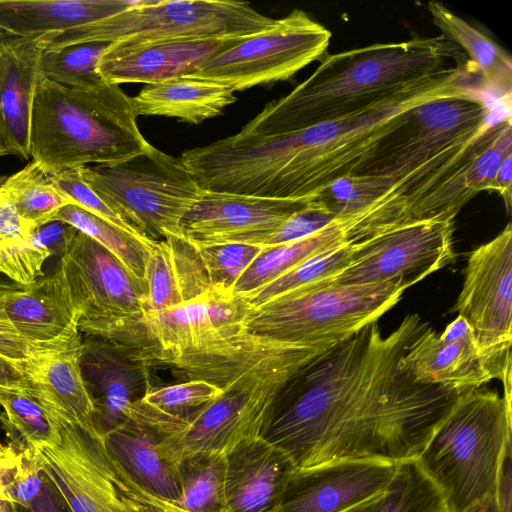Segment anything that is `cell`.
<instances>
[{
    "instance_id": "cell-1",
    "label": "cell",
    "mask_w": 512,
    "mask_h": 512,
    "mask_svg": "<svg viewBox=\"0 0 512 512\" xmlns=\"http://www.w3.org/2000/svg\"><path fill=\"white\" fill-rule=\"evenodd\" d=\"M427 327L418 314L386 336L378 321L365 326L279 392L259 437L296 468L416 459L462 393L418 384L401 369Z\"/></svg>"
},
{
    "instance_id": "cell-2",
    "label": "cell",
    "mask_w": 512,
    "mask_h": 512,
    "mask_svg": "<svg viewBox=\"0 0 512 512\" xmlns=\"http://www.w3.org/2000/svg\"><path fill=\"white\" fill-rule=\"evenodd\" d=\"M471 64L449 66L355 114L279 135H242L187 149L182 158L204 191L311 200L352 175L396 117L417 105L479 93Z\"/></svg>"
},
{
    "instance_id": "cell-3",
    "label": "cell",
    "mask_w": 512,
    "mask_h": 512,
    "mask_svg": "<svg viewBox=\"0 0 512 512\" xmlns=\"http://www.w3.org/2000/svg\"><path fill=\"white\" fill-rule=\"evenodd\" d=\"M479 94L435 99L400 113L352 175H381L394 187L371 216L380 230L456 217L473 198L464 176L496 135Z\"/></svg>"
},
{
    "instance_id": "cell-4",
    "label": "cell",
    "mask_w": 512,
    "mask_h": 512,
    "mask_svg": "<svg viewBox=\"0 0 512 512\" xmlns=\"http://www.w3.org/2000/svg\"><path fill=\"white\" fill-rule=\"evenodd\" d=\"M450 60L468 62L442 35L325 55L306 80L267 103L239 133L279 135L355 114L449 67Z\"/></svg>"
},
{
    "instance_id": "cell-5",
    "label": "cell",
    "mask_w": 512,
    "mask_h": 512,
    "mask_svg": "<svg viewBox=\"0 0 512 512\" xmlns=\"http://www.w3.org/2000/svg\"><path fill=\"white\" fill-rule=\"evenodd\" d=\"M129 98L119 85L69 88L42 76L35 87L30 157L45 172L112 164L146 151Z\"/></svg>"
},
{
    "instance_id": "cell-6",
    "label": "cell",
    "mask_w": 512,
    "mask_h": 512,
    "mask_svg": "<svg viewBox=\"0 0 512 512\" xmlns=\"http://www.w3.org/2000/svg\"><path fill=\"white\" fill-rule=\"evenodd\" d=\"M511 399L481 388L462 392L416 461L446 512H465L495 495L511 441Z\"/></svg>"
},
{
    "instance_id": "cell-7",
    "label": "cell",
    "mask_w": 512,
    "mask_h": 512,
    "mask_svg": "<svg viewBox=\"0 0 512 512\" xmlns=\"http://www.w3.org/2000/svg\"><path fill=\"white\" fill-rule=\"evenodd\" d=\"M399 280L376 284L321 282L251 307L242 321L251 335L278 342L334 348L378 321L401 299Z\"/></svg>"
},
{
    "instance_id": "cell-8",
    "label": "cell",
    "mask_w": 512,
    "mask_h": 512,
    "mask_svg": "<svg viewBox=\"0 0 512 512\" xmlns=\"http://www.w3.org/2000/svg\"><path fill=\"white\" fill-rule=\"evenodd\" d=\"M100 199L138 236L184 237L181 221L202 193L180 157L150 146L127 160L79 167Z\"/></svg>"
},
{
    "instance_id": "cell-9",
    "label": "cell",
    "mask_w": 512,
    "mask_h": 512,
    "mask_svg": "<svg viewBox=\"0 0 512 512\" xmlns=\"http://www.w3.org/2000/svg\"><path fill=\"white\" fill-rule=\"evenodd\" d=\"M275 22L241 1L136 0L119 14L54 34L47 48L86 42L234 40L257 34Z\"/></svg>"
},
{
    "instance_id": "cell-10",
    "label": "cell",
    "mask_w": 512,
    "mask_h": 512,
    "mask_svg": "<svg viewBox=\"0 0 512 512\" xmlns=\"http://www.w3.org/2000/svg\"><path fill=\"white\" fill-rule=\"evenodd\" d=\"M330 39L327 28L295 9L271 27L238 39L186 77L215 81L234 91L284 81L321 60Z\"/></svg>"
},
{
    "instance_id": "cell-11",
    "label": "cell",
    "mask_w": 512,
    "mask_h": 512,
    "mask_svg": "<svg viewBox=\"0 0 512 512\" xmlns=\"http://www.w3.org/2000/svg\"><path fill=\"white\" fill-rule=\"evenodd\" d=\"M472 329L479 352L512 399V226L470 252L464 282L449 313Z\"/></svg>"
},
{
    "instance_id": "cell-12",
    "label": "cell",
    "mask_w": 512,
    "mask_h": 512,
    "mask_svg": "<svg viewBox=\"0 0 512 512\" xmlns=\"http://www.w3.org/2000/svg\"><path fill=\"white\" fill-rule=\"evenodd\" d=\"M59 266L80 313L78 329L105 338L145 312V281L101 244L68 224Z\"/></svg>"
},
{
    "instance_id": "cell-13",
    "label": "cell",
    "mask_w": 512,
    "mask_h": 512,
    "mask_svg": "<svg viewBox=\"0 0 512 512\" xmlns=\"http://www.w3.org/2000/svg\"><path fill=\"white\" fill-rule=\"evenodd\" d=\"M334 348L278 342L248 334L241 327L185 350L163 364L187 380H202L219 388L250 384L286 386Z\"/></svg>"
},
{
    "instance_id": "cell-14",
    "label": "cell",
    "mask_w": 512,
    "mask_h": 512,
    "mask_svg": "<svg viewBox=\"0 0 512 512\" xmlns=\"http://www.w3.org/2000/svg\"><path fill=\"white\" fill-rule=\"evenodd\" d=\"M57 433L34 446L41 468L53 480L73 512H141L114 470L101 438L87 424L44 408Z\"/></svg>"
},
{
    "instance_id": "cell-15",
    "label": "cell",
    "mask_w": 512,
    "mask_h": 512,
    "mask_svg": "<svg viewBox=\"0 0 512 512\" xmlns=\"http://www.w3.org/2000/svg\"><path fill=\"white\" fill-rule=\"evenodd\" d=\"M454 220L402 225L352 243L349 266L334 280L342 284L401 281L407 288L455 261Z\"/></svg>"
},
{
    "instance_id": "cell-16",
    "label": "cell",
    "mask_w": 512,
    "mask_h": 512,
    "mask_svg": "<svg viewBox=\"0 0 512 512\" xmlns=\"http://www.w3.org/2000/svg\"><path fill=\"white\" fill-rule=\"evenodd\" d=\"M250 309L243 297L215 291L177 307L145 312L105 339L137 347L154 364H163L185 350L239 330Z\"/></svg>"
},
{
    "instance_id": "cell-17",
    "label": "cell",
    "mask_w": 512,
    "mask_h": 512,
    "mask_svg": "<svg viewBox=\"0 0 512 512\" xmlns=\"http://www.w3.org/2000/svg\"><path fill=\"white\" fill-rule=\"evenodd\" d=\"M166 436L133 419L101 436L107 458L141 512H184L177 461Z\"/></svg>"
},
{
    "instance_id": "cell-18",
    "label": "cell",
    "mask_w": 512,
    "mask_h": 512,
    "mask_svg": "<svg viewBox=\"0 0 512 512\" xmlns=\"http://www.w3.org/2000/svg\"><path fill=\"white\" fill-rule=\"evenodd\" d=\"M153 361L137 347L90 336L83 341L81 369L94 405L90 427L100 437L127 420L128 408L152 388Z\"/></svg>"
},
{
    "instance_id": "cell-19",
    "label": "cell",
    "mask_w": 512,
    "mask_h": 512,
    "mask_svg": "<svg viewBox=\"0 0 512 512\" xmlns=\"http://www.w3.org/2000/svg\"><path fill=\"white\" fill-rule=\"evenodd\" d=\"M287 386V385H286ZM281 385L227 386L203 406L179 432L165 437L164 444L178 461L200 452L225 453L259 431Z\"/></svg>"
},
{
    "instance_id": "cell-20",
    "label": "cell",
    "mask_w": 512,
    "mask_h": 512,
    "mask_svg": "<svg viewBox=\"0 0 512 512\" xmlns=\"http://www.w3.org/2000/svg\"><path fill=\"white\" fill-rule=\"evenodd\" d=\"M396 465L376 460H340L297 468L275 512H347L381 496Z\"/></svg>"
},
{
    "instance_id": "cell-21",
    "label": "cell",
    "mask_w": 512,
    "mask_h": 512,
    "mask_svg": "<svg viewBox=\"0 0 512 512\" xmlns=\"http://www.w3.org/2000/svg\"><path fill=\"white\" fill-rule=\"evenodd\" d=\"M310 200H280L202 191L181 229L195 245L237 242L252 245L302 210Z\"/></svg>"
},
{
    "instance_id": "cell-22",
    "label": "cell",
    "mask_w": 512,
    "mask_h": 512,
    "mask_svg": "<svg viewBox=\"0 0 512 512\" xmlns=\"http://www.w3.org/2000/svg\"><path fill=\"white\" fill-rule=\"evenodd\" d=\"M0 312L27 342L54 350L81 337L80 313L61 267L28 286L5 283Z\"/></svg>"
},
{
    "instance_id": "cell-23",
    "label": "cell",
    "mask_w": 512,
    "mask_h": 512,
    "mask_svg": "<svg viewBox=\"0 0 512 512\" xmlns=\"http://www.w3.org/2000/svg\"><path fill=\"white\" fill-rule=\"evenodd\" d=\"M399 365L418 384L459 393L493 379L471 327L459 315L441 333L427 327L410 343Z\"/></svg>"
},
{
    "instance_id": "cell-24",
    "label": "cell",
    "mask_w": 512,
    "mask_h": 512,
    "mask_svg": "<svg viewBox=\"0 0 512 512\" xmlns=\"http://www.w3.org/2000/svg\"><path fill=\"white\" fill-rule=\"evenodd\" d=\"M53 34L0 41V142L4 155L30 158V125L39 61Z\"/></svg>"
},
{
    "instance_id": "cell-25",
    "label": "cell",
    "mask_w": 512,
    "mask_h": 512,
    "mask_svg": "<svg viewBox=\"0 0 512 512\" xmlns=\"http://www.w3.org/2000/svg\"><path fill=\"white\" fill-rule=\"evenodd\" d=\"M234 40L165 41L142 44L112 42L98 63L111 84H153L186 77Z\"/></svg>"
},
{
    "instance_id": "cell-26",
    "label": "cell",
    "mask_w": 512,
    "mask_h": 512,
    "mask_svg": "<svg viewBox=\"0 0 512 512\" xmlns=\"http://www.w3.org/2000/svg\"><path fill=\"white\" fill-rule=\"evenodd\" d=\"M224 455L227 512H275L297 469L292 460L259 436L242 440Z\"/></svg>"
},
{
    "instance_id": "cell-27",
    "label": "cell",
    "mask_w": 512,
    "mask_h": 512,
    "mask_svg": "<svg viewBox=\"0 0 512 512\" xmlns=\"http://www.w3.org/2000/svg\"><path fill=\"white\" fill-rule=\"evenodd\" d=\"M144 281L145 312L170 309L220 291L211 285L196 246L185 237L157 241L146 261Z\"/></svg>"
},
{
    "instance_id": "cell-28",
    "label": "cell",
    "mask_w": 512,
    "mask_h": 512,
    "mask_svg": "<svg viewBox=\"0 0 512 512\" xmlns=\"http://www.w3.org/2000/svg\"><path fill=\"white\" fill-rule=\"evenodd\" d=\"M82 337L60 349L37 355L24 366L27 391L44 408L90 425L94 405L81 369Z\"/></svg>"
},
{
    "instance_id": "cell-29",
    "label": "cell",
    "mask_w": 512,
    "mask_h": 512,
    "mask_svg": "<svg viewBox=\"0 0 512 512\" xmlns=\"http://www.w3.org/2000/svg\"><path fill=\"white\" fill-rule=\"evenodd\" d=\"M136 0H0V29L7 36L58 34L129 8Z\"/></svg>"
},
{
    "instance_id": "cell-30",
    "label": "cell",
    "mask_w": 512,
    "mask_h": 512,
    "mask_svg": "<svg viewBox=\"0 0 512 512\" xmlns=\"http://www.w3.org/2000/svg\"><path fill=\"white\" fill-rule=\"evenodd\" d=\"M234 92L215 81L179 77L146 84L131 102L137 117L163 116L199 124L236 102Z\"/></svg>"
},
{
    "instance_id": "cell-31",
    "label": "cell",
    "mask_w": 512,
    "mask_h": 512,
    "mask_svg": "<svg viewBox=\"0 0 512 512\" xmlns=\"http://www.w3.org/2000/svg\"><path fill=\"white\" fill-rule=\"evenodd\" d=\"M427 8L441 35L469 55L481 84L499 99L511 100L512 60L505 49L441 2L429 1Z\"/></svg>"
},
{
    "instance_id": "cell-32",
    "label": "cell",
    "mask_w": 512,
    "mask_h": 512,
    "mask_svg": "<svg viewBox=\"0 0 512 512\" xmlns=\"http://www.w3.org/2000/svg\"><path fill=\"white\" fill-rule=\"evenodd\" d=\"M221 393V388L202 380L152 387L128 408L126 417L168 437L182 430L203 406Z\"/></svg>"
},
{
    "instance_id": "cell-33",
    "label": "cell",
    "mask_w": 512,
    "mask_h": 512,
    "mask_svg": "<svg viewBox=\"0 0 512 512\" xmlns=\"http://www.w3.org/2000/svg\"><path fill=\"white\" fill-rule=\"evenodd\" d=\"M349 223L335 220L325 228L299 240L264 247L232 288V294L244 296L297 266L308 258L334 247L350 243Z\"/></svg>"
},
{
    "instance_id": "cell-34",
    "label": "cell",
    "mask_w": 512,
    "mask_h": 512,
    "mask_svg": "<svg viewBox=\"0 0 512 512\" xmlns=\"http://www.w3.org/2000/svg\"><path fill=\"white\" fill-rule=\"evenodd\" d=\"M394 187L381 175H347L321 189L311 200L319 203L349 228L364 220L387 201Z\"/></svg>"
},
{
    "instance_id": "cell-35",
    "label": "cell",
    "mask_w": 512,
    "mask_h": 512,
    "mask_svg": "<svg viewBox=\"0 0 512 512\" xmlns=\"http://www.w3.org/2000/svg\"><path fill=\"white\" fill-rule=\"evenodd\" d=\"M55 220L69 224L101 244L134 276L144 280L146 261L157 241L145 240L75 204L63 206L51 219Z\"/></svg>"
},
{
    "instance_id": "cell-36",
    "label": "cell",
    "mask_w": 512,
    "mask_h": 512,
    "mask_svg": "<svg viewBox=\"0 0 512 512\" xmlns=\"http://www.w3.org/2000/svg\"><path fill=\"white\" fill-rule=\"evenodd\" d=\"M177 464L184 512H227L224 453H193L178 459Z\"/></svg>"
},
{
    "instance_id": "cell-37",
    "label": "cell",
    "mask_w": 512,
    "mask_h": 512,
    "mask_svg": "<svg viewBox=\"0 0 512 512\" xmlns=\"http://www.w3.org/2000/svg\"><path fill=\"white\" fill-rule=\"evenodd\" d=\"M0 185L22 220L35 230L72 204L51 183L42 167L32 161L20 171L0 178Z\"/></svg>"
},
{
    "instance_id": "cell-38",
    "label": "cell",
    "mask_w": 512,
    "mask_h": 512,
    "mask_svg": "<svg viewBox=\"0 0 512 512\" xmlns=\"http://www.w3.org/2000/svg\"><path fill=\"white\" fill-rule=\"evenodd\" d=\"M352 252V243L326 250L301 262L267 285L241 297L251 307H256L285 293L321 282L334 281L349 266Z\"/></svg>"
},
{
    "instance_id": "cell-39",
    "label": "cell",
    "mask_w": 512,
    "mask_h": 512,
    "mask_svg": "<svg viewBox=\"0 0 512 512\" xmlns=\"http://www.w3.org/2000/svg\"><path fill=\"white\" fill-rule=\"evenodd\" d=\"M108 42H86L46 48L39 61L40 76L60 85L86 89L106 80L98 72V63Z\"/></svg>"
},
{
    "instance_id": "cell-40",
    "label": "cell",
    "mask_w": 512,
    "mask_h": 512,
    "mask_svg": "<svg viewBox=\"0 0 512 512\" xmlns=\"http://www.w3.org/2000/svg\"><path fill=\"white\" fill-rule=\"evenodd\" d=\"M67 223L50 221L20 243L0 248V272L14 283L28 286L43 275L46 260L62 248Z\"/></svg>"
},
{
    "instance_id": "cell-41",
    "label": "cell",
    "mask_w": 512,
    "mask_h": 512,
    "mask_svg": "<svg viewBox=\"0 0 512 512\" xmlns=\"http://www.w3.org/2000/svg\"><path fill=\"white\" fill-rule=\"evenodd\" d=\"M2 426L15 449L34 447L52 441L56 425L44 407L31 395L21 391H0Z\"/></svg>"
},
{
    "instance_id": "cell-42",
    "label": "cell",
    "mask_w": 512,
    "mask_h": 512,
    "mask_svg": "<svg viewBox=\"0 0 512 512\" xmlns=\"http://www.w3.org/2000/svg\"><path fill=\"white\" fill-rule=\"evenodd\" d=\"M443 498L419 467L416 459L396 465L392 481L383 494L380 512H443Z\"/></svg>"
},
{
    "instance_id": "cell-43",
    "label": "cell",
    "mask_w": 512,
    "mask_h": 512,
    "mask_svg": "<svg viewBox=\"0 0 512 512\" xmlns=\"http://www.w3.org/2000/svg\"><path fill=\"white\" fill-rule=\"evenodd\" d=\"M195 246L211 285L216 290L224 292L232 291L235 283L263 249L260 246L237 242Z\"/></svg>"
},
{
    "instance_id": "cell-44",
    "label": "cell",
    "mask_w": 512,
    "mask_h": 512,
    "mask_svg": "<svg viewBox=\"0 0 512 512\" xmlns=\"http://www.w3.org/2000/svg\"><path fill=\"white\" fill-rule=\"evenodd\" d=\"M43 473L33 447L15 449L11 459L0 463L1 497L14 504L28 505L41 489Z\"/></svg>"
},
{
    "instance_id": "cell-45",
    "label": "cell",
    "mask_w": 512,
    "mask_h": 512,
    "mask_svg": "<svg viewBox=\"0 0 512 512\" xmlns=\"http://www.w3.org/2000/svg\"><path fill=\"white\" fill-rule=\"evenodd\" d=\"M512 155V121L509 114L501 120L496 135L474 157L464 176L465 186L473 194L487 190L504 160Z\"/></svg>"
},
{
    "instance_id": "cell-46",
    "label": "cell",
    "mask_w": 512,
    "mask_h": 512,
    "mask_svg": "<svg viewBox=\"0 0 512 512\" xmlns=\"http://www.w3.org/2000/svg\"><path fill=\"white\" fill-rule=\"evenodd\" d=\"M46 174L53 186L72 204L135 234L86 184L80 175L79 167L46 172Z\"/></svg>"
},
{
    "instance_id": "cell-47",
    "label": "cell",
    "mask_w": 512,
    "mask_h": 512,
    "mask_svg": "<svg viewBox=\"0 0 512 512\" xmlns=\"http://www.w3.org/2000/svg\"><path fill=\"white\" fill-rule=\"evenodd\" d=\"M335 220L334 215L316 201L310 200L305 208L292 215L276 230L259 237L252 245L264 248L293 242L325 228Z\"/></svg>"
},
{
    "instance_id": "cell-48",
    "label": "cell",
    "mask_w": 512,
    "mask_h": 512,
    "mask_svg": "<svg viewBox=\"0 0 512 512\" xmlns=\"http://www.w3.org/2000/svg\"><path fill=\"white\" fill-rule=\"evenodd\" d=\"M4 285L5 283L0 282V291ZM48 351L52 350L36 346L24 340L4 319L0 312V356L24 368L25 364L31 359Z\"/></svg>"
},
{
    "instance_id": "cell-49",
    "label": "cell",
    "mask_w": 512,
    "mask_h": 512,
    "mask_svg": "<svg viewBox=\"0 0 512 512\" xmlns=\"http://www.w3.org/2000/svg\"><path fill=\"white\" fill-rule=\"evenodd\" d=\"M33 231L0 185V248L27 240Z\"/></svg>"
},
{
    "instance_id": "cell-50",
    "label": "cell",
    "mask_w": 512,
    "mask_h": 512,
    "mask_svg": "<svg viewBox=\"0 0 512 512\" xmlns=\"http://www.w3.org/2000/svg\"><path fill=\"white\" fill-rule=\"evenodd\" d=\"M12 504L14 512H73L61 491L45 471L38 495L26 506Z\"/></svg>"
},
{
    "instance_id": "cell-51",
    "label": "cell",
    "mask_w": 512,
    "mask_h": 512,
    "mask_svg": "<svg viewBox=\"0 0 512 512\" xmlns=\"http://www.w3.org/2000/svg\"><path fill=\"white\" fill-rule=\"evenodd\" d=\"M497 512H512V446L507 443L500 464L495 492Z\"/></svg>"
},
{
    "instance_id": "cell-52",
    "label": "cell",
    "mask_w": 512,
    "mask_h": 512,
    "mask_svg": "<svg viewBox=\"0 0 512 512\" xmlns=\"http://www.w3.org/2000/svg\"><path fill=\"white\" fill-rule=\"evenodd\" d=\"M31 382L23 368L0 356V391L11 390L27 392L31 389Z\"/></svg>"
},
{
    "instance_id": "cell-53",
    "label": "cell",
    "mask_w": 512,
    "mask_h": 512,
    "mask_svg": "<svg viewBox=\"0 0 512 512\" xmlns=\"http://www.w3.org/2000/svg\"><path fill=\"white\" fill-rule=\"evenodd\" d=\"M512 155L508 156L502 165L500 166L499 170L497 171L496 175L494 176L493 180L490 182V184L487 187V190H494L499 193V195L504 200V204L506 206L508 214L511 212L512 207Z\"/></svg>"
},
{
    "instance_id": "cell-54",
    "label": "cell",
    "mask_w": 512,
    "mask_h": 512,
    "mask_svg": "<svg viewBox=\"0 0 512 512\" xmlns=\"http://www.w3.org/2000/svg\"><path fill=\"white\" fill-rule=\"evenodd\" d=\"M383 494L366 503L358 505L348 510L347 512H380L382 507Z\"/></svg>"
},
{
    "instance_id": "cell-55",
    "label": "cell",
    "mask_w": 512,
    "mask_h": 512,
    "mask_svg": "<svg viewBox=\"0 0 512 512\" xmlns=\"http://www.w3.org/2000/svg\"><path fill=\"white\" fill-rule=\"evenodd\" d=\"M465 512H497L495 495L475 504Z\"/></svg>"
},
{
    "instance_id": "cell-56",
    "label": "cell",
    "mask_w": 512,
    "mask_h": 512,
    "mask_svg": "<svg viewBox=\"0 0 512 512\" xmlns=\"http://www.w3.org/2000/svg\"><path fill=\"white\" fill-rule=\"evenodd\" d=\"M14 454L15 450L11 445L5 446L0 442V462L11 459Z\"/></svg>"
},
{
    "instance_id": "cell-57",
    "label": "cell",
    "mask_w": 512,
    "mask_h": 512,
    "mask_svg": "<svg viewBox=\"0 0 512 512\" xmlns=\"http://www.w3.org/2000/svg\"><path fill=\"white\" fill-rule=\"evenodd\" d=\"M0 512H14L12 502L4 498H0Z\"/></svg>"
},
{
    "instance_id": "cell-58",
    "label": "cell",
    "mask_w": 512,
    "mask_h": 512,
    "mask_svg": "<svg viewBox=\"0 0 512 512\" xmlns=\"http://www.w3.org/2000/svg\"><path fill=\"white\" fill-rule=\"evenodd\" d=\"M4 153H3V148H2V145H1V142H0V157L3 156Z\"/></svg>"
},
{
    "instance_id": "cell-59",
    "label": "cell",
    "mask_w": 512,
    "mask_h": 512,
    "mask_svg": "<svg viewBox=\"0 0 512 512\" xmlns=\"http://www.w3.org/2000/svg\"><path fill=\"white\" fill-rule=\"evenodd\" d=\"M443 512H446L445 510Z\"/></svg>"
}]
</instances>
